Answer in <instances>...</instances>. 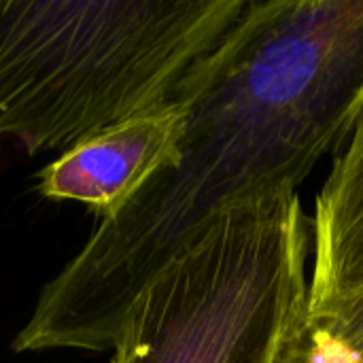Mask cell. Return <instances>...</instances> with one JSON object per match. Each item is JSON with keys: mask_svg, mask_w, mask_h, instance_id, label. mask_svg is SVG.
Returning <instances> with one entry per match:
<instances>
[{"mask_svg": "<svg viewBox=\"0 0 363 363\" xmlns=\"http://www.w3.org/2000/svg\"><path fill=\"white\" fill-rule=\"evenodd\" d=\"M274 363H363V283L306 302Z\"/></svg>", "mask_w": 363, "mask_h": 363, "instance_id": "obj_6", "label": "cell"}, {"mask_svg": "<svg viewBox=\"0 0 363 363\" xmlns=\"http://www.w3.org/2000/svg\"><path fill=\"white\" fill-rule=\"evenodd\" d=\"M300 191L238 206L138 296L113 363H274L308 300Z\"/></svg>", "mask_w": 363, "mask_h": 363, "instance_id": "obj_3", "label": "cell"}, {"mask_svg": "<svg viewBox=\"0 0 363 363\" xmlns=\"http://www.w3.org/2000/svg\"><path fill=\"white\" fill-rule=\"evenodd\" d=\"M363 98V0H249L174 104L170 160L45 285L15 351H106L149 283L230 211L300 191Z\"/></svg>", "mask_w": 363, "mask_h": 363, "instance_id": "obj_1", "label": "cell"}, {"mask_svg": "<svg viewBox=\"0 0 363 363\" xmlns=\"http://www.w3.org/2000/svg\"><path fill=\"white\" fill-rule=\"evenodd\" d=\"M249 0H0V136L72 149L177 102Z\"/></svg>", "mask_w": 363, "mask_h": 363, "instance_id": "obj_2", "label": "cell"}, {"mask_svg": "<svg viewBox=\"0 0 363 363\" xmlns=\"http://www.w3.org/2000/svg\"><path fill=\"white\" fill-rule=\"evenodd\" d=\"M363 283V98L311 217L308 300Z\"/></svg>", "mask_w": 363, "mask_h": 363, "instance_id": "obj_5", "label": "cell"}, {"mask_svg": "<svg viewBox=\"0 0 363 363\" xmlns=\"http://www.w3.org/2000/svg\"><path fill=\"white\" fill-rule=\"evenodd\" d=\"M179 132V104L113 125L49 164L38 191L51 200L83 202L100 221L108 219L170 160Z\"/></svg>", "mask_w": 363, "mask_h": 363, "instance_id": "obj_4", "label": "cell"}]
</instances>
